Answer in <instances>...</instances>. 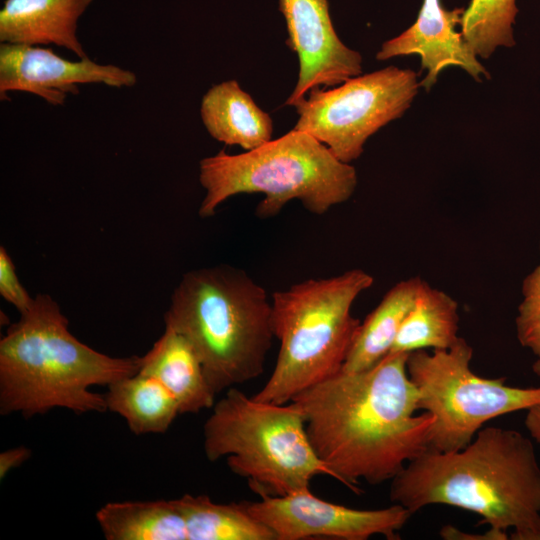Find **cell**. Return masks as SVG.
<instances>
[{
	"mask_svg": "<svg viewBox=\"0 0 540 540\" xmlns=\"http://www.w3.org/2000/svg\"><path fill=\"white\" fill-rule=\"evenodd\" d=\"M408 355L389 353L367 370L340 371L290 401L331 477L357 494L361 480H392L429 450L435 418L415 414L419 393L407 372Z\"/></svg>",
	"mask_w": 540,
	"mask_h": 540,
	"instance_id": "1",
	"label": "cell"
},
{
	"mask_svg": "<svg viewBox=\"0 0 540 540\" xmlns=\"http://www.w3.org/2000/svg\"><path fill=\"white\" fill-rule=\"evenodd\" d=\"M390 500L411 514L444 504L474 512L496 540H540V464L530 438L481 428L463 449L428 450L391 480Z\"/></svg>",
	"mask_w": 540,
	"mask_h": 540,
	"instance_id": "2",
	"label": "cell"
},
{
	"mask_svg": "<svg viewBox=\"0 0 540 540\" xmlns=\"http://www.w3.org/2000/svg\"><path fill=\"white\" fill-rule=\"evenodd\" d=\"M20 315L0 341L1 415L105 412V395L90 388L139 371L140 357H111L79 341L48 294H38Z\"/></svg>",
	"mask_w": 540,
	"mask_h": 540,
	"instance_id": "3",
	"label": "cell"
},
{
	"mask_svg": "<svg viewBox=\"0 0 540 540\" xmlns=\"http://www.w3.org/2000/svg\"><path fill=\"white\" fill-rule=\"evenodd\" d=\"M164 323L191 343L216 395L263 374L275 337L265 289L228 265L186 272Z\"/></svg>",
	"mask_w": 540,
	"mask_h": 540,
	"instance_id": "4",
	"label": "cell"
},
{
	"mask_svg": "<svg viewBox=\"0 0 540 540\" xmlns=\"http://www.w3.org/2000/svg\"><path fill=\"white\" fill-rule=\"evenodd\" d=\"M199 170L206 190L198 210L203 218L241 193L264 194L256 208L260 218L277 215L295 199L309 212L322 215L350 199L358 181L350 163L340 161L312 135L295 129L242 154L221 150L203 158Z\"/></svg>",
	"mask_w": 540,
	"mask_h": 540,
	"instance_id": "5",
	"label": "cell"
},
{
	"mask_svg": "<svg viewBox=\"0 0 540 540\" xmlns=\"http://www.w3.org/2000/svg\"><path fill=\"white\" fill-rule=\"evenodd\" d=\"M373 282L366 271L352 269L274 292L272 321L280 350L271 376L253 397L285 404L339 373L361 324L352 305Z\"/></svg>",
	"mask_w": 540,
	"mask_h": 540,
	"instance_id": "6",
	"label": "cell"
},
{
	"mask_svg": "<svg viewBox=\"0 0 540 540\" xmlns=\"http://www.w3.org/2000/svg\"><path fill=\"white\" fill-rule=\"evenodd\" d=\"M203 447L209 461L225 458L260 497L308 490L314 477H331L310 444L295 403L259 401L236 387L212 407L203 426Z\"/></svg>",
	"mask_w": 540,
	"mask_h": 540,
	"instance_id": "7",
	"label": "cell"
},
{
	"mask_svg": "<svg viewBox=\"0 0 540 540\" xmlns=\"http://www.w3.org/2000/svg\"><path fill=\"white\" fill-rule=\"evenodd\" d=\"M473 349L462 337L449 349L409 353L406 368L419 393V409L435 418L429 450L465 448L491 419L540 403V387L518 388L488 379L470 367Z\"/></svg>",
	"mask_w": 540,
	"mask_h": 540,
	"instance_id": "8",
	"label": "cell"
},
{
	"mask_svg": "<svg viewBox=\"0 0 540 540\" xmlns=\"http://www.w3.org/2000/svg\"><path fill=\"white\" fill-rule=\"evenodd\" d=\"M419 87L415 71L396 66L352 77L333 89L316 87L294 106L298 120L293 129L351 163L370 136L409 109Z\"/></svg>",
	"mask_w": 540,
	"mask_h": 540,
	"instance_id": "9",
	"label": "cell"
},
{
	"mask_svg": "<svg viewBox=\"0 0 540 540\" xmlns=\"http://www.w3.org/2000/svg\"><path fill=\"white\" fill-rule=\"evenodd\" d=\"M243 504L253 517L271 529L276 540H367L374 535L394 540L412 515L395 503L376 510L349 508L322 500L310 489Z\"/></svg>",
	"mask_w": 540,
	"mask_h": 540,
	"instance_id": "10",
	"label": "cell"
},
{
	"mask_svg": "<svg viewBox=\"0 0 540 540\" xmlns=\"http://www.w3.org/2000/svg\"><path fill=\"white\" fill-rule=\"evenodd\" d=\"M136 82L134 72L112 64H99L88 57L71 61L49 48L0 45L1 100H8L9 92H26L51 105H62L69 94H78L82 84L121 88L132 87Z\"/></svg>",
	"mask_w": 540,
	"mask_h": 540,
	"instance_id": "11",
	"label": "cell"
},
{
	"mask_svg": "<svg viewBox=\"0 0 540 540\" xmlns=\"http://www.w3.org/2000/svg\"><path fill=\"white\" fill-rule=\"evenodd\" d=\"M279 10L286 22V43L299 61L298 80L285 105L294 107L313 88L361 75L362 56L338 37L328 0H279Z\"/></svg>",
	"mask_w": 540,
	"mask_h": 540,
	"instance_id": "12",
	"label": "cell"
},
{
	"mask_svg": "<svg viewBox=\"0 0 540 540\" xmlns=\"http://www.w3.org/2000/svg\"><path fill=\"white\" fill-rule=\"evenodd\" d=\"M464 8L448 10L441 0H423L415 22L400 35L385 41L376 54L378 61L397 56L418 55L421 69L427 70L420 82L428 92L439 74L449 66H458L481 82L490 77L478 56L457 30Z\"/></svg>",
	"mask_w": 540,
	"mask_h": 540,
	"instance_id": "13",
	"label": "cell"
},
{
	"mask_svg": "<svg viewBox=\"0 0 540 540\" xmlns=\"http://www.w3.org/2000/svg\"><path fill=\"white\" fill-rule=\"evenodd\" d=\"M93 0H5L0 10V42L56 45L79 59L87 54L78 38V21Z\"/></svg>",
	"mask_w": 540,
	"mask_h": 540,
	"instance_id": "14",
	"label": "cell"
},
{
	"mask_svg": "<svg viewBox=\"0 0 540 540\" xmlns=\"http://www.w3.org/2000/svg\"><path fill=\"white\" fill-rule=\"evenodd\" d=\"M138 373L158 379L176 399L180 414L199 413L215 404L216 394L208 384L196 351L168 325L152 348L140 357Z\"/></svg>",
	"mask_w": 540,
	"mask_h": 540,
	"instance_id": "15",
	"label": "cell"
},
{
	"mask_svg": "<svg viewBox=\"0 0 540 540\" xmlns=\"http://www.w3.org/2000/svg\"><path fill=\"white\" fill-rule=\"evenodd\" d=\"M200 116L207 132L246 151L272 140L273 122L236 80L213 85L203 96Z\"/></svg>",
	"mask_w": 540,
	"mask_h": 540,
	"instance_id": "16",
	"label": "cell"
},
{
	"mask_svg": "<svg viewBox=\"0 0 540 540\" xmlns=\"http://www.w3.org/2000/svg\"><path fill=\"white\" fill-rule=\"evenodd\" d=\"M423 283L420 277H411L401 280L387 291L361 322L341 371L352 373L367 370L388 355Z\"/></svg>",
	"mask_w": 540,
	"mask_h": 540,
	"instance_id": "17",
	"label": "cell"
},
{
	"mask_svg": "<svg viewBox=\"0 0 540 540\" xmlns=\"http://www.w3.org/2000/svg\"><path fill=\"white\" fill-rule=\"evenodd\" d=\"M96 520L107 540H188L176 499L109 502Z\"/></svg>",
	"mask_w": 540,
	"mask_h": 540,
	"instance_id": "18",
	"label": "cell"
},
{
	"mask_svg": "<svg viewBox=\"0 0 540 540\" xmlns=\"http://www.w3.org/2000/svg\"><path fill=\"white\" fill-rule=\"evenodd\" d=\"M107 410L120 415L136 435L165 433L180 414L176 399L156 378L136 373L108 386Z\"/></svg>",
	"mask_w": 540,
	"mask_h": 540,
	"instance_id": "19",
	"label": "cell"
},
{
	"mask_svg": "<svg viewBox=\"0 0 540 540\" xmlns=\"http://www.w3.org/2000/svg\"><path fill=\"white\" fill-rule=\"evenodd\" d=\"M458 330V303L424 281L389 353L449 349L460 338Z\"/></svg>",
	"mask_w": 540,
	"mask_h": 540,
	"instance_id": "20",
	"label": "cell"
},
{
	"mask_svg": "<svg viewBox=\"0 0 540 540\" xmlns=\"http://www.w3.org/2000/svg\"><path fill=\"white\" fill-rule=\"evenodd\" d=\"M188 540H276L274 533L239 503H216L207 495L177 498Z\"/></svg>",
	"mask_w": 540,
	"mask_h": 540,
	"instance_id": "21",
	"label": "cell"
},
{
	"mask_svg": "<svg viewBox=\"0 0 540 540\" xmlns=\"http://www.w3.org/2000/svg\"><path fill=\"white\" fill-rule=\"evenodd\" d=\"M516 0H470L460 20V31L475 54L489 58L500 46L515 45L513 25Z\"/></svg>",
	"mask_w": 540,
	"mask_h": 540,
	"instance_id": "22",
	"label": "cell"
},
{
	"mask_svg": "<svg viewBox=\"0 0 540 540\" xmlns=\"http://www.w3.org/2000/svg\"><path fill=\"white\" fill-rule=\"evenodd\" d=\"M515 324L519 343L540 360V262L523 280Z\"/></svg>",
	"mask_w": 540,
	"mask_h": 540,
	"instance_id": "23",
	"label": "cell"
},
{
	"mask_svg": "<svg viewBox=\"0 0 540 540\" xmlns=\"http://www.w3.org/2000/svg\"><path fill=\"white\" fill-rule=\"evenodd\" d=\"M0 294L20 314L27 312L34 301L20 283L14 263L4 246L0 247Z\"/></svg>",
	"mask_w": 540,
	"mask_h": 540,
	"instance_id": "24",
	"label": "cell"
},
{
	"mask_svg": "<svg viewBox=\"0 0 540 540\" xmlns=\"http://www.w3.org/2000/svg\"><path fill=\"white\" fill-rule=\"evenodd\" d=\"M31 456V450L25 446H18L3 451L0 454V479H4L14 468L19 467Z\"/></svg>",
	"mask_w": 540,
	"mask_h": 540,
	"instance_id": "25",
	"label": "cell"
},
{
	"mask_svg": "<svg viewBox=\"0 0 540 540\" xmlns=\"http://www.w3.org/2000/svg\"><path fill=\"white\" fill-rule=\"evenodd\" d=\"M525 426L531 437L540 444V403L527 410Z\"/></svg>",
	"mask_w": 540,
	"mask_h": 540,
	"instance_id": "26",
	"label": "cell"
},
{
	"mask_svg": "<svg viewBox=\"0 0 540 540\" xmlns=\"http://www.w3.org/2000/svg\"><path fill=\"white\" fill-rule=\"evenodd\" d=\"M533 372L540 377V360L537 359L532 365Z\"/></svg>",
	"mask_w": 540,
	"mask_h": 540,
	"instance_id": "27",
	"label": "cell"
}]
</instances>
